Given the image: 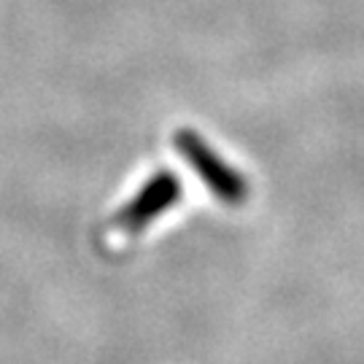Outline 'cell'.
<instances>
[{
	"label": "cell",
	"mask_w": 364,
	"mask_h": 364,
	"mask_svg": "<svg viewBox=\"0 0 364 364\" xmlns=\"http://www.w3.org/2000/svg\"><path fill=\"white\" fill-rule=\"evenodd\" d=\"M173 146L178 149L183 162L203 178V183L208 186L210 195L219 197L221 203H227V205H243L246 203L248 197L246 176L237 168H232L200 132L195 130L176 132Z\"/></svg>",
	"instance_id": "obj_1"
},
{
	"label": "cell",
	"mask_w": 364,
	"mask_h": 364,
	"mask_svg": "<svg viewBox=\"0 0 364 364\" xmlns=\"http://www.w3.org/2000/svg\"><path fill=\"white\" fill-rule=\"evenodd\" d=\"M181 200V181L170 170H159L149 176L144 186L114 213L111 227L122 235H141L149 230L159 216H165L170 208H176Z\"/></svg>",
	"instance_id": "obj_2"
}]
</instances>
